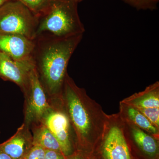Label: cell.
<instances>
[{
  "instance_id": "3957f363",
  "label": "cell",
  "mask_w": 159,
  "mask_h": 159,
  "mask_svg": "<svg viewBox=\"0 0 159 159\" xmlns=\"http://www.w3.org/2000/svg\"><path fill=\"white\" fill-rule=\"evenodd\" d=\"M77 5L75 0H51L47 9L38 16L34 39L42 36L68 37L83 34L85 29L78 14Z\"/></svg>"
},
{
  "instance_id": "7a4b0ae2",
  "label": "cell",
  "mask_w": 159,
  "mask_h": 159,
  "mask_svg": "<svg viewBox=\"0 0 159 159\" xmlns=\"http://www.w3.org/2000/svg\"><path fill=\"white\" fill-rule=\"evenodd\" d=\"M83 34L34 39L32 61L49 99L61 97L70 60Z\"/></svg>"
},
{
  "instance_id": "9a60e30c",
  "label": "cell",
  "mask_w": 159,
  "mask_h": 159,
  "mask_svg": "<svg viewBox=\"0 0 159 159\" xmlns=\"http://www.w3.org/2000/svg\"><path fill=\"white\" fill-rule=\"evenodd\" d=\"M25 5L38 16L48 6L51 0H16Z\"/></svg>"
},
{
  "instance_id": "8992f818",
  "label": "cell",
  "mask_w": 159,
  "mask_h": 159,
  "mask_svg": "<svg viewBox=\"0 0 159 159\" xmlns=\"http://www.w3.org/2000/svg\"><path fill=\"white\" fill-rule=\"evenodd\" d=\"M49 100L51 108L40 122L47 126L57 139L64 155L68 156L76 150L74 131L61 96Z\"/></svg>"
},
{
  "instance_id": "ffe728a7",
  "label": "cell",
  "mask_w": 159,
  "mask_h": 159,
  "mask_svg": "<svg viewBox=\"0 0 159 159\" xmlns=\"http://www.w3.org/2000/svg\"><path fill=\"white\" fill-rule=\"evenodd\" d=\"M92 155L81 151L76 150L70 155L66 157V159H90Z\"/></svg>"
},
{
  "instance_id": "ac0fdd59",
  "label": "cell",
  "mask_w": 159,
  "mask_h": 159,
  "mask_svg": "<svg viewBox=\"0 0 159 159\" xmlns=\"http://www.w3.org/2000/svg\"><path fill=\"white\" fill-rule=\"evenodd\" d=\"M45 152L42 147L33 145L24 159H44Z\"/></svg>"
},
{
  "instance_id": "7c38bea8",
  "label": "cell",
  "mask_w": 159,
  "mask_h": 159,
  "mask_svg": "<svg viewBox=\"0 0 159 159\" xmlns=\"http://www.w3.org/2000/svg\"><path fill=\"white\" fill-rule=\"evenodd\" d=\"M120 102L135 108H159V82L150 84L144 91L135 93Z\"/></svg>"
},
{
  "instance_id": "603a6c76",
  "label": "cell",
  "mask_w": 159,
  "mask_h": 159,
  "mask_svg": "<svg viewBox=\"0 0 159 159\" xmlns=\"http://www.w3.org/2000/svg\"><path fill=\"white\" fill-rule=\"evenodd\" d=\"M75 1H76V2H77V3H79L80 2H82V1H83L84 0H75Z\"/></svg>"
},
{
  "instance_id": "cb8c5ba5",
  "label": "cell",
  "mask_w": 159,
  "mask_h": 159,
  "mask_svg": "<svg viewBox=\"0 0 159 159\" xmlns=\"http://www.w3.org/2000/svg\"><path fill=\"white\" fill-rule=\"evenodd\" d=\"M94 159V158L93 157H92V156H91V159Z\"/></svg>"
},
{
  "instance_id": "7402d4cb",
  "label": "cell",
  "mask_w": 159,
  "mask_h": 159,
  "mask_svg": "<svg viewBox=\"0 0 159 159\" xmlns=\"http://www.w3.org/2000/svg\"><path fill=\"white\" fill-rule=\"evenodd\" d=\"M9 0H0V8Z\"/></svg>"
},
{
  "instance_id": "6da1fadb",
  "label": "cell",
  "mask_w": 159,
  "mask_h": 159,
  "mask_svg": "<svg viewBox=\"0 0 159 159\" xmlns=\"http://www.w3.org/2000/svg\"><path fill=\"white\" fill-rule=\"evenodd\" d=\"M61 97L74 131L76 150L92 155L103 134L107 114L68 73Z\"/></svg>"
},
{
  "instance_id": "277c9868",
  "label": "cell",
  "mask_w": 159,
  "mask_h": 159,
  "mask_svg": "<svg viewBox=\"0 0 159 159\" xmlns=\"http://www.w3.org/2000/svg\"><path fill=\"white\" fill-rule=\"evenodd\" d=\"M92 156L95 159H138L131 148L119 113L107 115L103 134Z\"/></svg>"
},
{
  "instance_id": "52a82bcc",
  "label": "cell",
  "mask_w": 159,
  "mask_h": 159,
  "mask_svg": "<svg viewBox=\"0 0 159 159\" xmlns=\"http://www.w3.org/2000/svg\"><path fill=\"white\" fill-rule=\"evenodd\" d=\"M24 108V122L29 126L40 122L51 108L50 100L40 80L36 69L30 71L29 88L25 94Z\"/></svg>"
},
{
  "instance_id": "2e32d148",
  "label": "cell",
  "mask_w": 159,
  "mask_h": 159,
  "mask_svg": "<svg viewBox=\"0 0 159 159\" xmlns=\"http://www.w3.org/2000/svg\"><path fill=\"white\" fill-rule=\"evenodd\" d=\"M138 10H154L157 8L159 0H121Z\"/></svg>"
},
{
  "instance_id": "5b68a950",
  "label": "cell",
  "mask_w": 159,
  "mask_h": 159,
  "mask_svg": "<svg viewBox=\"0 0 159 159\" xmlns=\"http://www.w3.org/2000/svg\"><path fill=\"white\" fill-rule=\"evenodd\" d=\"M38 23L37 16L18 1L9 0L0 8V32L34 40Z\"/></svg>"
},
{
  "instance_id": "4fadbf2b",
  "label": "cell",
  "mask_w": 159,
  "mask_h": 159,
  "mask_svg": "<svg viewBox=\"0 0 159 159\" xmlns=\"http://www.w3.org/2000/svg\"><path fill=\"white\" fill-rule=\"evenodd\" d=\"M119 114L123 121L132 123L159 140V129L137 109L120 102Z\"/></svg>"
},
{
  "instance_id": "e0dca14e",
  "label": "cell",
  "mask_w": 159,
  "mask_h": 159,
  "mask_svg": "<svg viewBox=\"0 0 159 159\" xmlns=\"http://www.w3.org/2000/svg\"><path fill=\"white\" fill-rule=\"evenodd\" d=\"M136 109L143 114L154 126L159 129V108Z\"/></svg>"
},
{
  "instance_id": "9c48e42d",
  "label": "cell",
  "mask_w": 159,
  "mask_h": 159,
  "mask_svg": "<svg viewBox=\"0 0 159 159\" xmlns=\"http://www.w3.org/2000/svg\"><path fill=\"white\" fill-rule=\"evenodd\" d=\"M34 47V40L21 34L0 32V51L15 61L33 62Z\"/></svg>"
},
{
  "instance_id": "d6986e66",
  "label": "cell",
  "mask_w": 159,
  "mask_h": 159,
  "mask_svg": "<svg viewBox=\"0 0 159 159\" xmlns=\"http://www.w3.org/2000/svg\"><path fill=\"white\" fill-rule=\"evenodd\" d=\"M66 157L60 152L53 150H46L44 159H66Z\"/></svg>"
},
{
  "instance_id": "d4e9b609",
  "label": "cell",
  "mask_w": 159,
  "mask_h": 159,
  "mask_svg": "<svg viewBox=\"0 0 159 159\" xmlns=\"http://www.w3.org/2000/svg\"><path fill=\"white\" fill-rule=\"evenodd\" d=\"M0 134H1V132H0Z\"/></svg>"
},
{
  "instance_id": "8fae6325",
  "label": "cell",
  "mask_w": 159,
  "mask_h": 159,
  "mask_svg": "<svg viewBox=\"0 0 159 159\" xmlns=\"http://www.w3.org/2000/svg\"><path fill=\"white\" fill-rule=\"evenodd\" d=\"M33 145L30 126L23 123L10 139L0 144V148L12 159H24Z\"/></svg>"
},
{
  "instance_id": "ba28073f",
  "label": "cell",
  "mask_w": 159,
  "mask_h": 159,
  "mask_svg": "<svg viewBox=\"0 0 159 159\" xmlns=\"http://www.w3.org/2000/svg\"><path fill=\"white\" fill-rule=\"evenodd\" d=\"M123 122L127 139L137 158H159V140L132 123Z\"/></svg>"
},
{
  "instance_id": "30bf717a",
  "label": "cell",
  "mask_w": 159,
  "mask_h": 159,
  "mask_svg": "<svg viewBox=\"0 0 159 159\" xmlns=\"http://www.w3.org/2000/svg\"><path fill=\"white\" fill-rule=\"evenodd\" d=\"M33 62L15 61L0 51V78L14 83L25 94L29 88L31 70Z\"/></svg>"
},
{
  "instance_id": "5bb4252c",
  "label": "cell",
  "mask_w": 159,
  "mask_h": 159,
  "mask_svg": "<svg viewBox=\"0 0 159 159\" xmlns=\"http://www.w3.org/2000/svg\"><path fill=\"white\" fill-rule=\"evenodd\" d=\"M30 128L33 138V145L42 147L46 150H55L62 152L57 139L42 122L32 124Z\"/></svg>"
},
{
  "instance_id": "44dd1931",
  "label": "cell",
  "mask_w": 159,
  "mask_h": 159,
  "mask_svg": "<svg viewBox=\"0 0 159 159\" xmlns=\"http://www.w3.org/2000/svg\"><path fill=\"white\" fill-rule=\"evenodd\" d=\"M0 159H12L0 148Z\"/></svg>"
}]
</instances>
